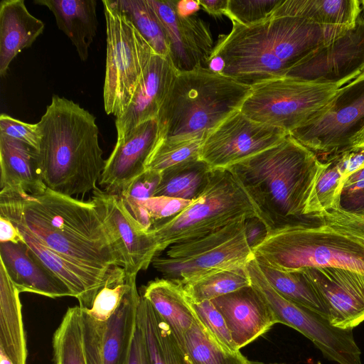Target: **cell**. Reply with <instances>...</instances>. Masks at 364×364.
Masks as SVG:
<instances>
[{"mask_svg":"<svg viewBox=\"0 0 364 364\" xmlns=\"http://www.w3.org/2000/svg\"><path fill=\"white\" fill-rule=\"evenodd\" d=\"M244 228L247 242L252 250L265 240L269 232L267 224L259 216L245 219Z\"/></svg>","mask_w":364,"mask_h":364,"instance_id":"obj_47","label":"cell"},{"mask_svg":"<svg viewBox=\"0 0 364 364\" xmlns=\"http://www.w3.org/2000/svg\"><path fill=\"white\" fill-rule=\"evenodd\" d=\"M0 133L38 149L41 135L36 124H28L6 114L0 116Z\"/></svg>","mask_w":364,"mask_h":364,"instance_id":"obj_44","label":"cell"},{"mask_svg":"<svg viewBox=\"0 0 364 364\" xmlns=\"http://www.w3.org/2000/svg\"><path fill=\"white\" fill-rule=\"evenodd\" d=\"M324 166L315 152L289 134L228 170L269 231L306 218L307 202Z\"/></svg>","mask_w":364,"mask_h":364,"instance_id":"obj_3","label":"cell"},{"mask_svg":"<svg viewBox=\"0 0 364 364\" xmlns=\"http://www.w3.org/2000/svg\"><path fill=\"white\" fill-rule=\"evenodd\" d=\"M344 180L334 156L325 166L307 202L304 215L311 218L323 212L338 208Z\"/></svg>","mask_w":364,"mask_h":364,"instance_id":"obj_38","label":"cell"},{"mask_svg":"<svg viewBox=\"0 0 364 364\" xmlns=\"http://www.w3.org/2000/svg\"><path fill=\"white\" fill-rule=\"evenodd\" d=\"M141 295L166 323L182 349L186 333L198 320L183 286L165 278L156 279L144 287Z\"/></svg>","mask_w":364,"mask_h":364,"instance_id":"obj_29","label":"cell"},{"mask_svg":"<svg viewBox=\"0 0 364 364\" xmlns=\"http://www.w3.org/2000/svg\"><path fill=\"white\" fill-rule=\"evenodd\" d=\"M364 72V18L300 61L285 77L336 85L350 82Z\"/></svg>","mask_w":364,"mask_h":364,"instance_id":"obj_14","label":"cell"},{"mask_svg":"<svg viewBox=\"0 0 364 364\" xmlns=\"http://www.w3.org/2000/svg\"><path fill=\"white\" fill-rule=\"evenodd\" d=\"M182 351L191 364H246L238 351L221 346L197 320L186 333Z\"/></svg>","mask_w":364,"mask_h":364,"instance_id":"obj_33","label":"cell"},{"mask_svg":"<svg viewBox=\"0 0 364 364\" xmlns=\"http://www.w3.org/2000/svg\"><path fill=\"white\" fill-rule=\"evenodd\" d=\"M251 284L262 296L277 323L298 331L337 364H361L360 350L351 329L333 326L328 319L280 295L267 282L256 261L247 266Z\"/></svg>","mask_w":364,"mask_h":364,"instance_id":"obj_11","label":"cell"},{"mask_svg":"<svg viewBox=\"0 0 364 364\" xmlns=\"http://www.w3.org/2000/svg\"><path fill=\"white\" fill-rule=\"evenodd\" d=\"M176 11L178 14L182 17L190 16L200 9V5L198 1L193 0H181L176 1Z\"/></svg>","mask_w":364,"mask_h":364,"instance_id":"obj_51","label":"cell"},{"mask_svg":"<svg viewBox=\"0 0 364 364\" xmlns=\"http://www.w3.org/2000/svg\"><path fill=\"white\" fill-rule=\"evenodd\" d=\"M282 0H228L225 16L231 21L249 26L268 18Z\"/></svg>","mask_w":364,"mask_h":364,"instance_id":"obj_41","label":"cell"},{"mask_svg":"<svg viewBox=\"0 0 364 364\" xmlns=\"http://www.w3.org/2000/svg\"><path fill=\"white\" fill-rule=\"evenodd\" d=\"M257 262L265 279L280 295L328 318L325 302L300 270L283 271Z\"/></svg>","mask_w":364,"mask_h":364,"instance_id":"obj_32","label":"cell"},{"mask_svg":"<svg viewBox=\"0 0 364 364\" xmlns=\"http://www.w3.org/2000/svg\"><path fill=\"white\" fill-rule=\"evenodd\" d=\"M0 191L36 194L47 187L38 151L27 144L0 133Z\"/></svg>","mask_w":364,"mask_h":364,"instance_id":"obj_24","label":"cell"},{"mask_svg":"<svg viewBox=\"0 0 364 364\" xmlns=\"http://www.w3.org/2000/svg\"><path fill=\"white\" fill-rule=\"evenodd\" d=\"M251 87L240 111L253 121L289 134L316 117L340 88L287 77Z\"/></svg>","mask_w":364,"mask_h":364,"instance_id":"obj_10","label":"cell"},{"mask_svg":"<svg viewBox=\"0 0 364 364\" xmlns=\"http://www.w3.org/2000/svg\"><path fill=\"white\" fill-rule=\"evenodd\" d=\"M184 358H185V363H186V364H191V363L188 360V359L186 358L185 355H184Z\"/></svg>","mask_w":364,"mask_h":364,"instance_id":"obj_55","label":"cell"},{"mask_svg":"<svg viewBox=\"0 0 364 364\" xmlns=\"http://www.w3.org/2000/svg\"><path fill=\"white\" fill-rule=\"evenodd\" d=\"M140 299L135 282L107 321L95 320L81 311L87 364H129Z\"/></svg>","mask_w":364,"mask_h":364,"instance_id":"obj_15","label":"cell"},{"mask_svg":"<svg viewBox=\"0 0 364 364\" xmlns=\"http://www.w3.org/2000/svg\"><path fill=\"white\" fill-rule=\"evenodd\" d=\"M95 119L78 104L53 95L36 124L41 135L37 151L47 188L73 197L97 188L106 160Z\"/></svg>","mask_w":364,"mask_h":364,"instance_id":"obj_4","label":"cell"},{"mask_svg":"<svg viewBox=\"0 0 364 364\" xmlns=\"http://www.w3.org/2000/svg\"><path fill=\"white\" fill-rule=\"evenodd\" d=\"M254 216L260 217L233 175L228 169H213L205 188L197 199L180 213L154 223L146 232L159 255L173 244Z\"/></svg>","mask_w":364,"mask_h":364,"instance_id":"obj_7","label":"cell"},{"mask_svg":"<svg viewBox=\"0 0 364 364\" xmlns=\"http://www.w3.org/2000/svg\"><path fill=\"white\" fill-rule=\"evenodd\" d=\"M360 6L358 0H282L269 17H299L344 32L355 25Z\"/></svg>","mask_w":364,"mask_h":364,"instance_id":"obj_28","label":"cell"},{"mask_svg":"<svg viewBox=\"0 0 364 364\" xmlns=\"http://www.w3.org/2000/svg\"><path fill=\"white\" fill-rule=\"evenodd\" d=\"M339 208L351 211L364 209V167L344 181Z\"/></svg>","mask_w":364,"mask_h":364,"instance_id":"obj_45","label":"cell"},{"mask_svg":"<svg viewBox=\"0 0 364 364\" xmlns=\"http://www.w3.org/2000/svg\"><path fill=\"white\" fill-rule=\"evenodd\" d=\"M232 23L231 31L218 37L206 68L250 86L285 77L343 33L294 16L268 17L249 26Z\"/></svg>","mask_w":364,"mask_h":364,"instance_id":"obj_1","label":"cell"},{"mask_svg":"<svg viewBox=\"0 0 364 364\" xmlns=\"http://www.w3.org/2000/svg\"><path fill=\"white\" fill-rule=\"evenodd\" d=\"M0 262L19 293H33L52 299L73 297L68 287L25 242L0 243Z\"/></svg>","mask_w":364,"mask_h":364,"instance_id":"obj_22","label":"cell"},{"mask_svg":"<svg viewBox=\"0 0 364 364\" xmlns=\"http://www.w3.org/2000/svg\"><path fill=\"white\" fill-rule=\"evenodd\" d=\"M161 178V173L146 170L136 178L119 197L125 205L154 197Z\"/></svg>","mask_w":364,"mask_h":364,"instance_id":"obj_43","label":"cell"},{"mask_svg":"<svg viewBox=\"0 0 364 364\" xmlns=\"http://www.w3.org/2000/svg\"><path fill=\"white\" fill-rule=\"evenodd\" d=\"M129 364H149L144 336L138 325L132 346Z\"/></svg>","mask_w":364,"mask_h":364,"instance_id":"obj_48","label":"cell"},{"mask_svg":"<svg viewBox=\"0 0 364 364\" xmlns=\"http://www.w3.org/2000/svg\"><path fill=\"white\" fill-rule=\"evenodd\" d=\"M287 135L279 128L252 120L240 109L203 139L200 159L212 169H228L277 144Z\"/></svg>","mask_w":364,"mask_h":364,"instance_id":"obj_13","label":"cell"},{"mask_svg":"<svg viewBox=\"0 0 364 364\" xmlns=\"http://www.w3.org/2000/svg\"><path fill=\"white\" fill-rule=\"evenodd\" d=\"M8 219L16 226L28 247L68 287L79 301L80 307L90 308L108 272H97L75 264L50 249L22 222L15 218Z\"/></svg>","mask_w":364,"mask_h":364,"instance_id":"obj_23","label":"cell"},{"mask_svg":"<svg viewBox=\"0 0 364 364\" xmlns=\"http://www.w3.org/2000/svg\"><path fill=\"white\" fill-rule=\"evenodd\" d=\"M299 270L325 302L332 326L353 330L364 321L363 274L340 268Z\"/></svg>","mask_w":364,"mask_h":364,"instance_id":"obj_19","label":"cell"},{"mask_svg":"<svg viewBox=\"0 0 364 364\" xmlns=\"http://www.w3.org/2000/svg\"><path fill=\"white\" fill-rule=\"evenodd\" d=\"M246 364H261L248 360Z\"/></svg>","mask_w":364,"mask_h":364,"instance_id":"obj_53","label":"cell"},{"mask_svg":"<svg viewBox=\"0 0 364 364\" xmlns=\"http://www.w3.org/2000/svg\"><path fill=\"white\" fill-rule=\"evenodd\" d=\"M44 23L33 16L23 0L0 3V75L4 76L13 59L29 48L43 33Z\"/></svg>","mask_w":364,"mask_h":364,"instance_id":"obj_25","label":"cell"},{"mask_svg":"<svg viewBox=\"0 0 364 364\" xmlns=\"http://www.w3.org/2000/svg\"><path fill=\"white\" fill-rule=\"evenodd\" d=\"M364 242V209L346 210L334 208L313 218Z\"/></svg>","mask_w":364,"mask_h":364,"instance_id":"obj_42","label":"cell"},{"mask_svg":"<svg viewBox=\"0 0 364 364\" xmlns=\"http://www.w3.org/2000/svg\"><path fill=\"white\" fill-rule=\"evenodd\" d=\"M245 220L173 244L165 255H156L151 264L163 278L182 285L218 271L247 267L255 255L245 237Z\"/></svg>","mask_w":364,"mask_h":364,"instance_id":"obj_8","label":"cell"},{"mask_svg":"<svg viewBox=\"0 0 364 364\" xmlns=\"http://www.w3.org/2000/svg\"><path fill=\"white\" fill-rule=\"evenodd\" d=\"M20 293L0 262V360L26 364L27 348Z\"/></svg>","mask_w":364,"mask_h":364,"instance_id":"obj_26","label":"cell"},{"mask_svg":"<svg viewBox=\"0 0 364 364\" xmlns=\"http://www.w3.org/2000/svg\"><path fill=\"white\" fill-rule=\"evenodd\" d=\"M253 252L257 262L279 270L340 268L364 275V242L313 218L269 230Z\"/></svg>","mask_w":364,"mask_h":364,"instance_id":"obj_6","label":"cell"},{"mask_svg":"<svg viewBox=\"0 0 364 364\" xmlns=\"http://www.w3.org/2000/svg\"><path fill=\"white\" fill-rule=\"evenodd\" d=\"M136 276L127 275L122 266H112L90 308H80L81 311L95 320L107 321L119 308L133 283L136 281Z\"/></svg>","mask_w":364,"mask_h":364,"instance_id":"obj_37","label":"cell"},{"mask_svg":"<svg viewBox=\"0 0 364 364\" xmlns=\"http://www.w3.org/2000/svg\"><path fill=\"white\" fill-rule=\"evenodd\" d=\"M211 301L223 315L238 350L277 323L267 303L252 284Z\"/></svg>","mask_w":364,"mask_h":364,"instance_id":"obj_21","label":"cell"},{"mask_svg":"<svg viewBox=\"0 0 364 364\" xmlns=\"http://www.w3.org/2000/svg\"><path fill=\"white\" fill-rule=\"evenodd\" d=\"M91 200L105 223L127 275L146 270L157 255L150 235L129 213L122 198L96 188Z\"/></svg>","mask_w":364,"mask_h":364,"instance_id":"obj_16","label":"cell"},{"mask_svg":"<svg viewBox=\"0 0 364 364\" xmlns=\"http://www.w3.org/2000/svg\"><path fill=\"white\" fill-rule=\"evenodd\" d=\"M203 140L170 141L161 139L146 167L161 173L184 163L200 159Z\"/></svg>","mask_w":364,"mask_h":364,"instance_id":"obj_39","label":"cell"},{"mask_svg":"<svg viewBox=\"0 0 364 364\" xmlns=\"http://www.w3.org/2000/svg\"><path fill=\"white\" fill-rule=\"evenodd\" d=\"M24 242L16 226L7 218L0 215V243Z\"/></svg>","mask_w":364,"mask_h":364,"instance_id":"obj_49","label":"cell"},{"mask_svg":"<svg viewBox=\"0 0 364 364\" xmlns=\"http://www.w3.org/2000/svg\"><path fill=\"white\" fill-rule=\"evenodd\" d=\"M137 325L144 336L149 364H186L183 352L170 328L142 295Z\"/></svg>","mask_w":364,"mask_h":364,"instance_id":"obj_30","label":"cell"},{"mask_svg":"<svg viewBox=\"0 0 364 364\" xmlns=\"http://www.w3.org/2000/svg\"><path fill=\"white\" fill-rule=\"evenodd\" d=\"M247 267L218 271L183 286L187 300L192 302L211 301L250 286Z\"/></svg>","mask_w":364,"mask_h":364,"instance_id":"obj_36","label":"cell"},{"mask_svg":"<svg viewBox=\"0 0 364 364\" xmlns=\"http://www.w3.org/2000/svg\"><path fill=\"white\" fill-rule=\"evenodd\" d=\"M168 38L170 58L178 72L206 68L214 49L208 24L198 16L182 17L176 0H147Z\"/></svg>","mask_w":364,"mask_h":364,"instance_id":"obj_17","label":"cell"},{"mask_svg":"<svg viewBox=\"0 0 364 364\" xmlns=\"http://www.w3.org/2000/svg\"><path fill=\"white\" fill-rule=\"evenodd\" d=\"M107 55L104 107L107 114L120 117L127 109L141 77L156 53L115 1L103 0Z\"/></svg>","mask_w":364,"mask_h":364,"instance_id":"obj_9","label":"cell"},{"mask_svg":"<svg viewBox=\"0 0 364 364\" xmlns=\"http://www.w3.org/2000/svg\"><path fill=\"white\" fill-rule=\"evenodd\" d=\"M115 3L156 54L170 56L164 27L147 0H116Z\"/></svg>","mask_w":364,"mask_h":364,"instance_id":"obj_35","label":"cell"},{"mask_svg":"<svg viewBox=\"0 0 364 364\" xmlns=\"http://www.w3.org/2000/svg\"><path fill=\"white\" fill-rule=\"evenodd\" d=\"M0 215L22 222L50 249L87 269L122 266L112 236L90 199L48 188L36 194L0 191Z\"/></svg>","mask_w":364,"mask_h":364,"instance_id":"obj_2","label":"cell"},{"mask_svg":"<svg viewBox=\"0 0 364 364\" xmlns=\"http://www.w3.org/2000/svg\"><path fill=\"white\" fill-rule=\"evenodd\" d=\"M352 148L364 149V129L357 136Z\"/></svg>","mask_w":364,"mask_h":364,"instance_id":"obj_52","label":"cell"},{"mask_svg":"<svg viewBox=\"0 0 364 364\" xmlns=\"http://www.w3.org/2000/svg\"><path fill=\"white\" fill-rule=\"evenodd\" d=\"M360 5H361V6L363 7V11H364V0H363V1H360Z\"/></svg>","mask_w":364,"mask_h":364,"instance_id":"obj_54","label":"cell"},{"mask_svg":"<svg viewBox=\"0 0 364 364\" xmlns=\"http://www.w3.org/2000/svg\"><path fill=\"white\" fill-rule=\"evenodd\" d=\"M212 170L200 159L167 169L161 173V181L154 196L194 200L205 188Z\"/></svg>","mask_w":364,"mask_h":364,"instance_id":"obj_31","label":"cell"},{"mask_svg":"<svg viewBox=\"0 0 364 364\" xmlns=\"http://www.w3.org/2000/svg\"><path fill=\"white\" fill-rule=\"evenodd\" d=\"M187 301L199 322L221 346L231 351L240 350L232 338L223 315L212 301L198 303Z\"/></svg>","mask_w":364,"mask_h":364,"instance_id":"obj_40","label":"cell"},{"mask_svg":"<svg viewBox=\"0 0 364 364\" xmlns=\"http://www.w3.org/2000/svg\"><path fill=\"white\" fill-rule=\"evenodd\" d=\"M200 7L213 17L220 18L225 15L228 0H198Z\"/></svg>","mask_w":364,"mask_h":364,"instance_id":"obj_50","label":"cell"},{"mask_svg":"<svg viewBox=\"0 0 364 364\" xmlns=\"http://www.w3.org/2000/svg\"><path fill=\"white\" fill-rule=\"evenodd\" d=\"M53 14L58 28L71 41L82 61L97 30V1L95 0H36Z\"/></svg>","mask_w":364,"mask_h":364,"instance_id":"obj_27","label":"cell"},{"mask_svg":"<svg viewBox=\"0 0 364 364\" xmlns=\"http://www.w3.org/2000/svg\"><path fill=\"white\" fill-rule=\"evenodd\" d=\"M178 73L170 56L156 53L152 55L127 109L116 118L117 139L123 138L139 124L157 118Z\"/></svg>","mask_w":364,"mask_h":364,"instance_id":"obj_20","label":"cell"},{"mask_svg":"<svg viewBox=\"0 0 364 364\" xmlns=\"http://www.w3.org/2000/svg\"><path fill=\"white\" fill-rule=\"evenodd\" d=\"M54 364H87L80 306L70 307L53 336Z\"/></svg>","mask_w":364,"mask_h":364,"instance_id":"obj_34","label":"cell"},{"mask_svg":"<svg viewBox=\"0 0 364 364\" xmlns=\"http://www.w3.org/2000/svg\"><path fill=\"white\" fill-rule=\"evenodd\" d=\"M251 90L207 68L178 72L157 116L161 139L203 140L240 109Z\"/></svg>","mask_w":364,"mask_h":364,"instance_id":"obj_5","label":"cell"},{"mask_svg":"<svg viewBox=\"0 0 364 364\" xmlns=\"http://www.w3.org/2000/svg\"><path fill=\"white\" fill-rule=\"evenodd\" d=\"M334 156L345 181L364 167V149L352 148Z\"/></svg>","mask_w":364,"mask_h":364,"instance_id":"obj_46","label":"cell"},{"mask_svg":"<svg viewBox=\"0 0 364 364\" xmlns=\"http://www.w3.org/2000/svg\"><path fill=\"white\" fill-rule=\"evenodd\" d=\"M364 129V72L340 87L311 120L290 135L313 151L333 155L353 147Z\"/></svg>","mask_w":364,"mask_h":364,"instance_id":"obj_12","label":"cell"},{"mask_svg":"<svg viewBox=\"0 0 364 364\" xmlns=\"http://www.w3.org/2000/svg\"><path fill=\"white\" fill-rule=\"evenodd\" d=\"M161 140L157 118L146 121L120 139L105 165L99 181L103 191L120 196L146 171L148 163Z\"/></svg>","mask_w":364,"mask_h":364,"instance_id":"obj_18","label":"cell"}]
</instances>
